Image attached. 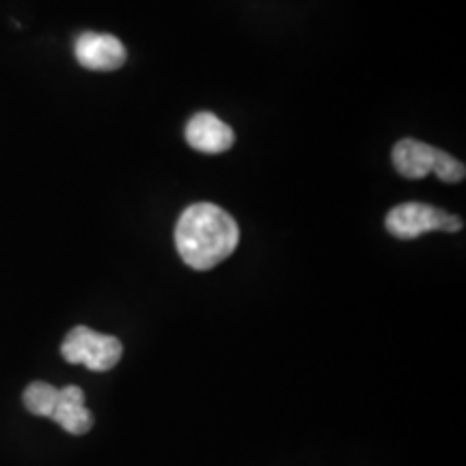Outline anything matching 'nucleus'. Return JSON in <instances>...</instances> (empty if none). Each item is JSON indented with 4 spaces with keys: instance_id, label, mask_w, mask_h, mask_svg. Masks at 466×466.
<instances>
[{
    "instance_id": "nucleus-1",
    "label": "nucleus",
    "mask_w": 466,
    "mask_h": 466,
    "mask_svg": "<svg viewBox=\"0 0 466 466\" xmlns=\"http://www.w3.org/2000/svg\"><path fill=\"white\" fill-rule=\"evenodd\" d=\"M240 229L229 212L214 203L186 208L175 227V247L179 258L195 270H209L236 250Z\"/></svg>"
},
{
    "instance_id": "nucleus-4",
    "label": "nucleus",
    "mask_w": 466,
    "mask_h": 466,
    "mask_svg": "<svg viewBox=\"0 0 466 466\" xmlns=\"http://www.w3.org/2000/svg\"><path fill=\"white\" fill-rule=\"evenodd\" d=\"M387 229L400 240H415L428 231H460L462 220L425 203H401L387 214Z\"/></svg>"
},
{
    "instance_id": "nucleus-7",
    "label": "nucleus",
    "mask_w": 466,
    "mask_h": 466,
    "mask_svg": "<svg viewBox=\"0 0 466 466\" xmlns=\"http://www.w3.org/2000/svg\"><path fill=\"white\" fill-rule=\"evenodd\" d=\"M69 434H86L93 428V415L85 406V393L80 387H63L56 391L55 406H52L50 417Z\"/></svg>"
},
{
    "instance_id": "nucleus-3",
    "label": "nucleus",
    "mask_w": 466,
    "mask_h": 466,
    "mask_svg": "<svg viewBox=\"0 0 466 466\" xmlns=\"http://www.w3.org/2000/svg\"><path fill=\"white\" fill-rule=\"evenodd\" d=\"M61 354L67 363L85 365L91 371H108L121 360L124 346L113 335H102L86 326H76L63 341Z\"/></svg>"
},
{
    "instance_id": "nucleus-2",
    "label": "nucleus",
    "mask_w": 466,
    "mask_h": 466,
    "mask_svg": "<svg viewBox=\"0 0 466 466\" xmlns=\"http://www.w3.org/2000/svg\"><path fill=\"white\" fill-rule=\"evenodd\" d=\"M393 165L401 177L423 179L430 173L447 184L462 182L466 168L447 151H441L415 138H404L393 147Z\"/></svg>"
},
{
    "instance_id": "nucleus-6",
    "label": "nucleus",
    "mask_w": 466,
    "mask_h": 466,
    "mask_svg": "<svg viewBox=\"0 0 466 466\" xmlns=\"http://www.w3.org/2000/svg\"><path fill=\"white\" fill-rule=\"evenodd\" d=\"M186 141L201 154H223L236 143V134L212 113H197L186 126Z\"/></svg>"
},
{
    "instance_id": "nucleus-5",
    "label": "nucleus",
    "mask_w": 466,
    "mask_h": 466,
    "mask_svg": "<svg viewBox=\"0 0 466 466\" xmlns=\"http://www.w3.org/2000/svg\"><path fill=\"white\" fill-rule=\"evenodd\" d=\"M74 52L80 66L93 69V72H115V69L124 67L127 58L126 46L115 35L93 31L78 35Z\"/></svg>"
}]
</instances>
